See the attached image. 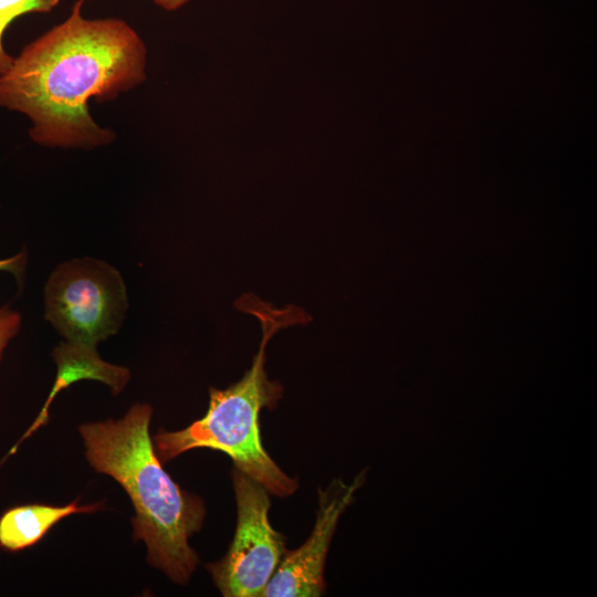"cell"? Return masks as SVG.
<instances>
[{
  "mask_svg": "<svg viewBox=\"0 0 597 597\" xmlns=\"http://www.w3.org/2000/svg\"><path fill=\"white\" fill-rule=\"evenodd\" d=\"M84 0L70 15L27 44L0 75V107L24 114L30 138L45 147L94 148L112 143L88 102H111L146 80L147 49L117 18L86 19Z\"/></svg>",
  "mask_w": 597,
  "mask_h": 597,
  "instance_id": "6da1fadb",
  "label": "cell"
},
{
  "mask_svg": "<svg viewBox=\"0 0 597 597\" xmlns=\"http://www.w3.org/2000/svg\"><path fill=\"white\" fill-rule=\"evenodd\" d=\"M150 417V406L137 404L122 419L82 425L80 432L90 464L130 498L134 538L146 544L147 561L186 584L199 563L188 541L201 530L206 507L163 468L149 434Z\"/></svg>",
  "mask_w": 597,
  "mask_h": 597,
  "instance_id": "7a4b0ae2",
  "label": "cell"
},
{
  "mask_svg": "<svg viewBox=\"0 0 597 597\" xmlns=\"http://www.w3.org/2000/svg\"><path fill=\"white\" fill-rule=\"evenodd\" d=\"M237 307L254 315L262 328L259 352L243 377L226 389H209V406L205 416L179 431L160 430L154 436V447L161 462L197 449L209 448L228 454L234 467L263 485L269 493L289 496L297 481L286 475L263 448L259 416L263 408H273L282 386L268 378L265 348L280 329L306 323V313L295 306L276 308L259 297L247 294Z\"/></svg>",
  "mask_w": 597,
  "mask_h": 597,
  "instance_id": "3957f363",
  "label": "cell"
},
{
  "mask_svg": "<svg viewBox=\"0 0 597 597\" xmlns=\"http://www.w3.org/2000/svg\"><path fill=\"white\" fill-rule=\"evenodd\" d=\"M44 303L45 318L69 343L91 347L118 332L128 308L121 273L92 258L57 265L46 282Z\"/></svg>",
  "mask_w": 597,
  "mask_h": 597,
  "instance_id": "277c9868",
  "label": "cell"
},
{
  "mask_svg": "<svg viewBox=\"0 0 597 597\" xmlns=\"http://www.w3.org/2000/svg\"><path fill=\"white\" fill-rule=\"evenodd\" d=\"M237 526L224 557L207 565L226 597H258L277 568L284 553L282 534L270 524L269 491L234 468Z\"/></svg>",
  "mask_w": 597,
  "mask_h": 597,
  "instance_id": "5b68a950",
  "label": "cell"
},
{
  "mask_svg": "<svg viewBox=\"0 0 597 597\" xmlns=\"http://www.w3.org/2000/svg\"><path fill=\"white\" fill-rule=\"evenodd\" d=\"M358 483L335 479L318 489V509L314 527L303 545L285 551L261 597H318L325 591L324 566L338 519L350 503Z\"/></svg>",
  "mask_w": 597,
  "mask_h": 597,
  "instance_id": "8992f818",
  "label": "cell"
},
{
  "mask_svg": "<svg viewBox=\"0 0 597 597\" xmlns=\"http://www.w3.org/2000/svg\"><path fill=\"white\" fill-rule=\"evenodd\" d=\"M98 504L66 505L24 504L13 506L0 516V547L18 552L38 543L61 520L76 513H91Z\"/></svg>",
  "mask_w": 597,
  "mask_h": 597,
  "instance_id": "52a82bcc",
  "label": "cell"
},
{
  "mask_svg": "<svg viewBox=\"0 0 597 597\" xmlns=\"http://www.w3.org/2000/svg\"><path fill=\"white\" fill-rule=\"evenodd\" d=\"M53 357L57 366V373L48 402L61 389L82 379L103 381L116 395L130 378L127 368L102 360L96 353V347L69 342L61 343L54 348Z\"/></svg>",
  "mask_w": 597,
  "mask_h": 597,
  "instance_id": "ba28073f",
  "label": "cell"
},
{
  "mask_svg": "<svg viewBox=\"0 0 597 597\" xmlns=\"http://www.w3.org/2000/svg\"><path fill=\"white\" fill-rule=\"evenodd\" d=\"M60 0H0V75L11 66L13 59L3 46L8 27L18 18L30 13H49Z\"/></svg>",
  "mask_w": 597,
  "mask_h": 597,
  "instance_id": "9c48e42d",
  "label": "cell"
},
{
  "mask_svg": "<svg viewBox=\"0 0 597 597\" xmlns=\"http://www.w3.org/2000/svg\"><path fill=\"white\" fill-rule=\"evenodd\" d=\"M21 326V315L9 308L0 307V360L4 348L11 338H13Z\"/></svg>",
  "mask_w": 597,
  "mask_h": 597,
  "instance_id": "30bf717a",
  "label": "cell"
},
{
  "mask_svg": "<svg viewBox=\"0 0 597 597\" xmlns=\"http://www.w3.org/2000/svg\"><path fill=\"white\" fill-rule=\"evenodd\" d=\"M25 266V252H20L11 258L0 260V272L4 271L11 273L20 284L23 282Z\"/></svg>",
  "mask_w": 597,
  "mask_h": 597,
  "instance_id": "8fae6325",
  "label": "cell"
},
{
  "mask_svg": "<svg viewBox=\"0 0 597 597\" xmlns=\"http://www.w3.org/2000/svg\"><path fill=\"white\" fill-rule=\"evenodd\" d=\"M189 1L191 0H153L155 4L168 12L177 11L186 6Z\"/></svg>",
  "mask_w": 597,
  "mask_h": 597,
  "instance_id": "7c38bea8",
  "label": "cell"
}]
</instances>
